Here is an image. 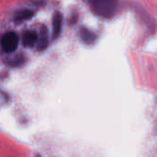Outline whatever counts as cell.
Here are the masks:
<instances>
[{
  "label": "cell",
  "instance_id": "1",
  "mask_svg": "<svg viewBox=\"0 0 157 157\" xmlns=\"http://www.w3.org/2000/svg\"><path fill=\"white\" fill-rule=\"evenodd\" d=\"M91 8L99 17L109 18L114 16L117 7V0H89Z\"/></svg>",
  "mask_w": 157,
  "mask_h": 157
},
{
  "label": "cell",
  "instance_id": "2",
  "mask_svg": "<svg viewBox=\"0 0 157 157\" xmlns=\"http://www.w3.org/2000/svg\"><path fill=\"white\" fill-rule=\"evenodd\" d=\"M18 44V38L14 32H7L1 38V47L6 52H12L16 51Z\"/></svg>",
  "mask_w": 157,
  "mask_h": 157
},
{
  "label": "cell",
  "instance_id": "3",
  "mask_svg": "<svg viewBox=\"0 0 157 157\" xmlns=\"http://www.w3.org/2000/svg\"><path fill=\"white\" fill-rule=\"evenodd\" d=\"M62 22H63L62 14L59 12H56L52 17V38L53 39H56L57 37H59L61 30H62Z\"/></svg>",
  "mask_w": 157,
  "mask_h": 157
},
{
  "label": "cell",
  "instance_id": "4",
  "mask_svg": "<svg viewBox=\"0 0 157 157\" xmlns=\"http://www.w3.org/2000/svg\"><path fill=\"white\" fill-rule=\"evenodd\" d=\"M79 35H80L81 40L86 44H93L97 40V35L93 31L85 28L80 29Z\"/></svg>",
  "mask_w": 157,
  "mask_h": 157
},
{
  "label": "cell",
  "instance_id": "5",
  "mask_svg": "<svg viewBox=\"0 0 157 157\" xmlns=\"http://www.w3.org/2000/svg\"><path fill=\"white\" fill-rule=\"evenodd\" d=\"M38 41V35L35 31H27L23 37V44L26 47H33Z\"/></svg>",
  "mask_w": 157,
  "mask_h": 157
},
{
  "label": "cell",
  "instance_id": "6",
  "mask_svg": "<svg viewBox=\"0 0 157 157\" xmlns=\"http://www.w3.org/2000/svg\"><path fill=\"white\" fill-rule=\"evenodd\" d=\"M34 13L31 11V10H28V9H25V10H22L20 12H18L16 16V20L17 21H23V20H27V19H29L33 17Z\"/></svg>",
  "mask_w": 157,
  "mask_h": 157
},
{
  "label": "cell",
  "instance_id": "7",
  "mask_svg": "<svg viewBox=\"0 0 157 157\" xmlns=\"http://www.w3.org/2000/svg\"><path fill=\"white\" fill-rule=\"evenodd\" d=\"M48 37L47 34H41L40 38L37 41V49L39 51H42L47 48L48 46Z\"/></svg>",
  "mask_w": 157,
  "mask_h": 157
},
{
  "label": "cell",
  "instance_id": "8",
  "mask_svg": "<svg viewBox=\"0 0 157 157\" xmlns=\"http://www.w3.org/2000/svg\"><path fill=\"white\" fill-rule=\"evenodd\" d=\"M22 61H23V58H22V57L16 58L15 61H14L13 63H11V65H18V64H20V63H22Z\"/></svg>",
  "mask_w": 157,
  "mask_h": 157
}]
</instances>
